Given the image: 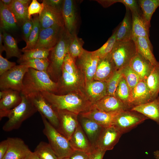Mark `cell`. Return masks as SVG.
<instances>
[{
  "label": "cell",
  "mask_w": 159,
  "mask_h": 159,
  "mask_svg": "<svg viewBox=\"0 0 159 159\" xmlns=\"http://www.w3.org/2000/svg\"><path fill=\"white\" fill-rule=\"evenodd\" d=\"M41 93L56 111H67L79 115L92 107V105L87 99L83 90L63 95L48 92Z\"/></svg>",
  "instance_id": "1"
},
{
  "label": "cell",
  "mask_w": 159,
  "mask_h": 159,
  "mask_svg": "<svg viewBox=\"0 0 159 159\" xmlns=\"http://www.w3.org/2000/svg\"><path fill=\"white\" fill-rule=\"evenodd\" d=\"M23 85L21 94L27 95L43 92L56 94L58 84L51 79L47 72L29 68L24 77Z\"/></svg>",
  "instance_id": "2"
},
{
  "label": "cell",
  "mask_w": 159,
  "mask_h": 159,
  "mask_svg": "<svg viewBox=\"0 0 159 159\" xmlns=\"http://www.w3.org/2000/svg\"><path fill=\"white\" fill-rule=\"evenodd\" d=\"M72 36L65 28L59 41L49 52L48 57L49 65L47 72L55 82H57L62 75L64 60L66 55L69 53Z\"/></svg>",
  "instance_id": "3"
},
{
  "label": "cell",
  "mask_w": 159,
  "mask_h": 159,
  "mask_svg": "<svg viewBox=\"0 0 159 159\" xmlns=\"http://www.w3.org/2000/svg\"><path fill=\"white\" fill-rule=\"evenodd\" d=\"M44 128V134L48 140L49 144L59 159L68 158L74 150L68 140L52 126L42 114H40Z\"/></svg>",
  "instance_id": "4"
},
{
  "label": "cell",
  "mask_w": 159,
  "mask_h": 159,
  "mask_svg": "<svg viewBox=\"0 0 159 159\" xmlns=\"http://www.w3.org/2000/svg\"><path fill=\"white\" fill-rule=\"evenodd\" d=\"M21 95L22 101L20 103L7 114L8 119L2 127L5 131L18 129L24 121L38 111L28 96L22 94Z\"/></svg>",
  "instance_id": "5"
},
{
  "label": "cell",
  "mask_w": 159,
  "mask_h": 159,
  "mask_svg": "<svg viewBox=\"0 0 159 159\" xmlns=\"http://www.w3.org/2000/svg\"><path fill=\"white\" fill-rule=\"evenodd\" d=\"M137 52L132 39L116 42L111 53L116 70L129 66L132 58Z\"/></svg>",
  "instance_id": "6"
},
{
  "label": "cell",
  "mask_w": 159,
  "mask_h": 159,
  "mask_svg": "<svg viewBox=\"0 0 159 159\" xmlns=\"http://www.w3.org/2000/svg\"><path fill=\"white\" fill-rule=\"evenodd\" d=\"M29 68L23 65H16L1 75V90L11 89L21 92L23 87L24 77Z\"/></svg>",
  "instance_id": "7"
},
{
  "label": "cell",
  "mask_w": 159,
  "mask_h": 159,
  "mask_svg": "<svg viewBox=\"0 0 159 159\" xmlns=\"http://www.w3.org/2000/svg\"><path fill=\"white\" fill-rule=\"evenodd\" d=\"M149 119L141 114L129 109L123 111L117 114L112 125L122 134Z\"/></svg>",
  "instance_id": "8"
},
{
  "label": "cell",
  "mask_w": 159,
  "mask_h": 159,
  "mask_svg": "<svg viewBox=\"0 0 159 159\" xmlns=\"http://www.w3.org/2000/svg\"><path fill=\"white\" fill-rule=\"evenodd\" d=\"M99 59L94 51L84 49L82 54L75 60L78 68L84 77L85 84L93 80Z\"/></svg>",
  "instance_id": "9"
},
{
  "label": "cell",
  "mask_w": 159,
  "mask_h": 159,
  "mask_svg": "<svg viewBox=\"0 0 159 159\" xmlns=\"http://www.w3.org/2000/svg\"><path fill=\"white\" fill-rule=\"evenodd\" d=\"M57 82L58 86L56 94L58 95L83 90L85 85L84 77L80 72L78 74H71L63 69Z\"/></svg>",
  "instance_id": "10"
},
{
  "label": "cell",
  "mask_w": 159,
  "mask_h": 159,
  "mask_svg": "<svg viewBox=\"0 0 159 159\" xmlns=\"http://www.w3.org/2000/svg\"><path fill=\"white\" fill-rule=\"evenodd\" d=\"M26 96L30 99L40 114L42 115L57 130L59 123L57 113L41 93H35Z\"/></svg>",
  "instance_id": "11"
},
{
  "label": "cell",
  "mask_w": 159,
  "mask_h": 159,
  "mask_svg": "<svg viewBox=\"0 0 159 159\" xmlns=\"http://www.w3.org/2000/svg\"><path fill=\"white\" fill-rule=\"evenodd\" d=\"M64 29V26L55 25L41 29L38 41L33 48L52 49L59 41Z\"/></svg>",
  "instance_id": "12"
},
{
  "label": "cell",
  "mask_w": 159,
  "mask_h": 159,
  "mask_svg": "<svg viewBox=\"0 0 159 159\" xmlns=\"http://www.w3.org/2000/svg\"><path fill=\"white\" fill-rule=\"evenodd\" d=\"M61 11L66 29L72 35L77 34L78 18L75 1L63 0Z\"/></svg>",
  "instance_id": "13"
},
{
  "label": "cell",
  "mask_w": 159,
  "mask_h": 159,
  "mask_svg": "<svg viewBox=\"0 0 159 159\" xmlns=\"http://www.w3.org/2000/svg\"><path fill=\"white\" fill-rule=\"evenodd\" d=\"M56 111L59 123L57 130L69 140L79 125L78 115L67 111Z\"/></svg>",
  "instance_id": "14"
},
{
  "label": "cell",
  "mask_w": 159,
  "mask_h": 159,
  "mask_svg": "<svg viewBox=\"0 0 159 159\" xmlns=\"http://www.w3.org/2000/svg\"><path fill=\"white\" fill-rule=\"evenodd\" d=\"M22 101L21 92L11 89L0 92V119L7 117L9 112L14 109Z\"/></svg>",
  "instance_id": "15"
},
{
  "label": "cell",
  "mask_w": 159,
  "mask_h": 159,
  "mask_svg": "<svg viewBox=\"0 0 159 159\" xmlns=\"http://www.w3.org/2000/svg\"><path fill=\"white\" fill-rule=\"evenodd\" d=\"M42 2L44 4V8L38 16L41 29L55 25L64 26L61 10L52 7Z\"/></svg>",
  "instance_id": "16"
},
{
  "label": "cell",
  "mask_w": 159,
  "mask_h": 159,
  "mask_svg": "<svg viewBox=\"0 0 159 159\" xmlns=\"http://www.w3.org/2000/svg\"><path fill=\"white\" fill-rule=\"evenodd\" d=\"M122 135L113 125L104 128L96 143L95 148L106 152L112 150Z\"/></svg>",
  "instance_id": "17"
},
{
  "label": "cell",
  "mask_w": 159,
  "mask_h": 159,
  "mask_svg": "<svg viewBox=\"0 0 159 159\" xmlns=\"http://www.w3.org/2000/svg\"><path fill=\"white\" fill-rule=\"evenodd\" d=\"M152 101L145 81L140 80L131 90L127 105L131 109Z\"/></svg>",
  "instance_id": "18"
},
{
  "label": "cell",
  "mask_w": 159,
  "mask_h": 159,
  "mask_svg": "<svg viewBox=\"0 0 159 159\" xmlns=\"http://www.w3.org/2000/svg\"><path fill=\"white\" fill-rule=\"evenodd\" d=\"M7 150L2 159H24L31 151L21 139L9 138Z\"/></svg>",
  "instance_id": "19"
},
{
  "label": "cell",
  "mask_w": 159,
  "mask_h": 159,
  "mask_svg": "<svg viewBox=\"0 0 159 159\" xmlns=\"http://www.w3.org/2000/svg\"><path fill=\"white\" fill-rule=\"evenodd\" d=\"M83 91L93 105L107 95V83L93 80L85 84Z\"/></svg>",
  "instance_id": "20"
},
{
  "label": "cell",
  "mask_w": 159,
  "mask_h": 159,
  "mask_svg": "<svg viewBox=\"0 0 159 159\" xmlns=\"http://www.w3.org/2000/svg\"><path fill=\"white\" fill-rule=\"evenodd\" d=\"M92 107L108 113H118L131 109L115 96L106 95L92 105Z\"/></svg>",
  "instance_id": "21"
},
{
  "label": "cell",
  "mask_w": 159,
  "mask_h": 159,
  "mask_svg": "<svg viewBox=\"0 0 159 159\" xmlns=\"http://www.w3.org/2000/svg\"><path fill=\"white\" fill-rule=\"evenodd\" d=\"M115 71L110 53L100 58L93 80L107 82Z\"/></svg>",
  "instance_id": "22"
},
{
  "label": "cell",
  "mask_w": 159,
  "mask_h": 159,
  "mask_svg": "<svg viewBox=\"0 0 159 159\" xmlns=\"http://www.w3.org/2000/svg\"><path fill=\"white\" fill-rule=\"evenodd\" d=\"M129 66L138 75L140 80L145 81L155 66L137 52L131 59Z\"/></svg>",
  "instance_id": "23"
},
{
  "label": "cell",
  "mask_w": 159,
  "mask_h": 159,
  "mask_svg": "<svg viewBox=\"0 0 159 159\" xmlns=\"http://www.w3.org/2000/svg\"><path fill=\"white\" fill-rule=\"evenodd\" d=\"M69 141L74 150L90 153L96 148L90 142L80 123Z\"/></svg>",
  "instance_id": "24"
},
{
  "label": "cell",
  "mask_w": 159,
  "mask_h": 159,
  "mask_svg": "<svg viewBox=\"0 0 159 159\" xmlns=\"http://www.w3.org/2000/svg\"><path fill=\"white\" fill-rule=\"evenodd\" d=\"M120 112L108 113L98 110L92 106L90 110L79 115L89 119L105 128L112 125L115 117Z\"/></svg>",
  "instance_id": "25"
},
{
  "label": "cell",
  "mask_w": 159,
  "mask_h": 159,
  "mask_svg": "<svg viewBox=\"0 0 159 159\" xmlns=\"http://www.w3.org/2000/svg\"><path fill=\"white\" fill-rule=\"evenodd\" d=\"M79 123L90 142L95 148L96 143L104 128L81 115Z\"/></svg>",
  "instance_id": "26"
},
{
  "label": "cell",
  "mask_w": 159,
  "mask_h": 159,
  "mask_svg": "<svg viewBox=\"0 0 159 159\" xmlns=\"http://www.w3.org/2000/svg\"><path fill=\"white\" fill-rule=\"evenodd\" d=\"M137 52L155 66H159V62L156 59L153 53V48L150 41L142 37H133Z\"/></svg>",
  "instance_id": "27"
},
{
  "label": "cell",
  "mask_w": 159,
  "mask_h": 159,
  "mask_svg": "<svg viewBox=\"0 0 159 159\" xmlns=\"http://www.w3.org/2000/svg\"><path fill=\"white\" fill-rule=\"evenodd\" d=\"M132 22V37H142L150 41L149 39L150 27L144 21L141 11L131 12Z\"/></svg>",
  "instance_id": "28"
},
{
  "label": "cell",
  "mask_w": 159,
  "mask_h": 159,
  "mask_svg": "<svg viewBox=\"0 0 159 159\" xmlns=\"http://www.w3.org/2000/svg\"><path fill=\"white\" fill-rule=\"evenodd\" d=\"M131 109L141 114L159 125V100L158 97L152 101L133 107Z\"/></svg>",
  "instance_id": "29"
},
{
  "label": "cell",
  "mask_w": 159,
  "mask_h": 159,
  "mask_svg": "<svg viewBox=\"0 0 159 159\" xmlns=\"http://www.w3.org/2000/svg\"><path fill=\"white\" fill-rule=\"evenodd\" d=\"M0 16L1 28L6 31L15 29L17 28L18 22L9 7L0 1Z\"/></svg>",
  "instance_id": "30"
},
{
  "label": "cell",
  "mask_w": 159,
  "mask_h": 159,
  "mask_svg": "<svg viewBox=\"0 0 159 159\" xmlns=\"http://www.w3.org/2000/svg\"><path fill=\"white\" fill-rule=\"evenodd\" d=\"M132 22L130 11L126 9V12L122 22L117 28L116 42L132 39Z\"/></svg>",
  "instance_id": "31"
},
{
  "label": "cell",
  "mask_w": 159,
  "mask_h": 159,
  "mask_svg": "<svg viewBox=\"0 0 159 159\" xmlns=\"http://www.w3.org/2000/svg\"><path fill=\"white\" fill-rule=\"evenodd\" d=\"M3 42L6 59H8L13 57L19 59L21 56V50L18 46L16 39L10 34L2 29Z\"/></svg>",
  "instance_id": "32"
},
{
  "label": "cell",
  "mask_w": 159,
  "mask_h": 159,
  "mask_svg": "<svg viewBox=\"0 0 159 159\" xmlns=\"http://www.w3.org/2000/svg\"><path fill=\"white\" fill-rule=\"evenodd\" d=\"M142 16L146 23L150 26L152 16L159 6V0H138Z\"/></svg>",
  "instance_id": "33"
},
{
  "label": "cell",
  "mask_w": 159,
  "mask_h": 159,
  "mask_svg": "<svg viewBox=\"0 0 159 159\" xmlns=\"http://www.w3.org/2000/svg\"><path fill=\"white\" fill-rule=\"evenodd\" d=\"M145 82L153 100L158 98L159 93V66H155Z\"/></svg>",
  "instance_id": "34"
},
{
  "label": "cell",
  "mask_w": 159,
  "mask_h": 159,
  "mask_svg": "<svg viewBox=\"0 0 159 159\" xmlns=\"http://www.w3.org/2000/svg\"><path fill=\"white\" fill-rule=\"evenodd\" d=\"M52 49L38 48L28 50L21 49L23 54L21 55L17 62L20 64L29 59L48 58L49 52Z\"/></svg>",
  "instance_id": "35"
},
{
  "label": "cell",
  "mask_w": 159,
  "mask_h": 159,
  "mask_svg": "<svg viewBox=\"0 0 159 159\" xmlns=\"http://www.w3.org/2000/svg\"><path fill=\"white\" fill-rule=\"evenodd\" d=\"M14 14L18 22L21 24L29 19L28 7L24 6L18 0H13L9 7Z\"/></svg>",
  "instance_id": "36"
},
{
  "label": "cell",
  "mask_w": 159,
  "mask_h": 159,
  "mask_svg": "<svg viewBox=\"0 0 159 159\" xmlns=\"http://www.w3.org/2000/svg\"><path fill=\"white\" fill-rule=\"evenodd\" d=\"M34 152L41 159H59L49 143L40 142Z\"/></svg>",
  "instance_id": "37"
},
{
  "label": "cell",
  "mask_w": 159,
  "mask_h": 159,
  "mask_svg": "<svg viewBox=\"0 0 159 159\" xmlns=\"http://www.w3.org/2000/svg\"><path fill=\"white\" fill-rule=\"evenodd\" d=\"M34 25L33 29L29 36L25 47L22 50H28L33 48L36 45L39 37L41 26L38 16L33 18Z\"/></svg>",
  "instance_id": "38"
},
{
  "label": "cell",
  "mask_w": 159,
  "mask_h": 159,
  "mask_svg": "<svg viewBox=\"0 0 159 159\" xmlns=\"http://www.w3.org/2000/svg\"><path fill=\"white\" fill-rule=\"evenodd\" d=\"M130 92V89L122 77L116 90L115 96L129 107L127 103Z\"/></svg>",
  "instance_id": "39"
},
{
  "label": "cell",
  "mask_w": 159,
  "mask_h": 159,
  "mask_svg": "<svg viewBox=\"0 0 159 159\" xmlns=\"http://www.w3.org/2000/svg\"><path fill=\"white\" fill-rule=\"evenodd\" d=\"M83 41L78 37L77 34L73 35L69 48V54L75 60L83 53L84 49L83 48Z\"/></svg>",
  "instance_id": "40"
},
{
  "label": "cell",
  "mask_w": 159,
  "mask_h": 159,
  "mask_svg": "<svg viewBox=\"0 0 159 159\" xmlns=\"http://www.w3.org/2000/svg\"><path fill=\"white\" fill-rule=\"evenodd\" d=\"M117 29L111 36L101 47L94 51L95 53L100 58L110 54L116 42Z\"/></svg>",
  "instance_id": "41"
},
{
  "label": "cell",
  "mask_w": 159,
  "mask_h": 159,
  "mask_svg": "<svg viewBox=\"0 0 159 159\" xmlns=\"http://www.w3.org/2000/svg\"><path fill=\"white\" fill-rule=\"evenodd\" d=\"M19 64L39 71L47 72L49 61L48 58L32 59L24 61Z\"/></svg>",
  "instance_id": "42"
},
{
  "label": "cell",
  "mask_w": 159,
  "mask_h": 159,
  "mask_svg": "<svg viewBox=\"0 0 159 159\" xmlns=\"http://www.w3.org/2000/svg\"><path fill=\"white\" fill-rule=\"evenodd\" d=\"M121 70L122 77L131 90L140 81V78L129 66Z\"/></svg>",
  "instance_id": "43"
},
{
  "label": "cell",
  "mask_w": 159,
  "mask_h": 159,
  "mask_svg": "<svg viewBox=\"0 0 159 159\" xmlns=\"http://www.w3.org/2000/svg\"><path fill=\"white\" fill-rule=\"evenodd\" d=\"M122 77L121 70H116L107 83V95L115 96V93Z\"/></svg>",
  "instance_id": "44"
},
{
  "label": "cell",
  "mask_w": 159,
  "mask_h": 159,
  "mask_svg": "<svg viewBox=\"0 0 159 159\" xmlns=\"http://www.w3.org/2000/svg\"><path fill=\"white\" fill-rule=\"evenodd\" d=\"M62 69L71 74H78L80 72L76 64L75 61L69 53L66 55L64 58Z\"/></svg>",
  "instance_id": "45"
},
{
  "label": "cell",
  "mask_w": 159,
  "mask_h": 159,
  "mask_svg": "<svg viewBox=\"0 0 159 159\" xmlns=\"http://www.w3.org/2000/svg\"><path fill=\"white\" fill-rule=\"evenodd\" d=\"M44 6V3L39 2L37 0H32L29 6L28 9V18L30 19L31 15L36 14L39 15L42 12Z\"/></svg>",
  "instance_id": "46"
},
{
  "label": "cell",
  "mask_w": 159,
  "mask_h": 159,
  "mask_svg": "<svg viewBox=\"0 0 159 159\" xmlns=\"http://www.w3.org/2000/svg\"><path fill=\"white\" fill-rule=\"evenodd\" d=\"M34 25L33 19H28L22 24V31L23 39L26 43L27 42L29 36L33 29Z\"/></svg>",
  "instance_id": "47"
},
{
  "label": "cell",
  "mask_w": 159,
  "mask_h": 159,
  "mask_svg": "<svg viewBox=\"0 0 159 159\" xmlns=\"http://www.w3.org/2000/svg\"><path fill=\"white\" fill-rule=\"evenodd\" d=\"M14 62L9 61L0 54V75L12 69L16 65Z\"/></svg>",
  "instance_id": "48"
},
{
  "label": "cell",
  "mask_w": 159,
  "mask_h": 159,
  "mask_svg": "<svg viewBox=\"0 0 159 159\" xmlns=\"http://www.w3.org/2000/svg\"><path fill=\"white\" fill-rule=\"evenodd\" d=\"M117 2L123 4L126 9H129L131 12L141 11L137 0H117Z\"/></svg>",
  "instance_id": "49"
},
{
  "label": "cell",
  "mask_w": 159,
  "mask_h": 159,
  "mask_svg": "<svg viewBox=\"0 0 159 159\" xmlns=\"http://www.w3.org/2000/svg\"><path fill=\"white\" fill-rule=\"evenodd\" d=\"M90 154L83 151L74 150L68 158L69 159H89Z\"/></svg>",
  "instance_id": "50"
},
{
  "label": "cell",
  "mask_w": 159,
  "mask_h": 159,
  "mask_svg": "<svg viewBox=\"0 0 159 159\" xmlns=\"http://www.w3.org/2000/svg\"><path fill=\"white\" fill-rule=\"evenodd\" d=\"M63 0H44L42 1L46 4L53 8L61 10Z\"/></svg>",
  "instance_id": "51"
},
{
  "label": "cell",
  "mask_w": 159,
  "mask_h": 159,
  "mask_svg": "<svg viewBox=\"0 0 159 159\" xmlns=\"http://www.w3.org/2000/svg\"><path fill=\"white\" fill-rule=\"evenodd\" d=\"M105 152V151L96 148L90 154L89 159H103Z\"/></svg>",
  "instance_id": "52"
},
{
  "label": "cell",
  "mask_w": 159,
  "mask_h": 159,
  "mask_svg": "<svg viewBox=\"0 0 159 159\" xmlns=\"http://www.w3.org/2000/svg\"><path fill=\"white\" fill-rule=\"evenodd\" d=\"M9 146L7 139L1 142L0 143V159H2L6 153Z\"/></svg>",
  "instance_id": "53"
},
{
  "label": "cell",
  "mask_w": 159,
  "mask_h": 159,
  "mask_svg": "<svg viewBox=\"0 0 159 159\" xmlns=\"http://www.w3.org/2000/svg\"><path fill=\"white\" fill-rule=\"evenodd\" d=\"M3 34L2 32V29L0 28V54H1V53L3 51H4V46L2 44L3 42Z\"/></svg>",
  "instance_id": "54"
},
{
  "label": "cell",
  "mask_w": 159,
  "mask_h": 159,
  "mask_svg": "<svg viewBox=\"0 0 159 159\" xmlns=\"http://www.w3.org/2000/svg\"><path fill=\"white\" fill-rule=\"evenodd\" d=\"M26 159H41L34 152L31 151L25 158Z\"/></svg>",
  "instance_id": "55"
},
{
  "label": "cell",
  "mask_w": 159,
  "mask_h": 159,
  "mask_svg": "<svg viewBox=\"0 0 159 159\" xmlns=\"http://www.w3.org/2000/svg\"><path fill=\"white\" fill-rule=\"evenodd\" d=\"M18 1L24 6L28 7L29 4H30L31 0H18Z\"/></svg>",
  "instance_id": "56"
},
{
  "label": "cell",
  "mask_w": 159,
  "mask_h": 159,
  "mask_svg": "<svg viewBox=\"0 0 159 159\" xmlns=\"http://www.w3.org/2000/svg\"><path fill=\"white\" fill-rule=\"evenodd\" d=\"M5 5L9 7L11 4L13 0H0Z\"/></svg>",
  "instance_id": "57"
},
{
  "label": "cell",
  "mask_w": 159,
  "mask_h": 159,
  "mask_svg": "<svg viewBox=\"0 0 159 159\" xmlns=\"http://www.w3.org/2000/svg\"><path fill=\"white\" fill-rule=\"evenodd\" d=\"M153 154L156 159H159V150H157L154 151Z\"/></svg>",
  "instance_id": "58"
},
{
  "label": "cell",
  "mask_w": 159,
  "mask_h": 159,
  "mask_svg": "<svg viewBox=\"0 0 159 159\" xmlns=\"http://www.w3.org/2000/svg\"><path fill=\"white\" fill-rule=\"evenodd\" d=\"M69 159L68 158H62V159Z\"/></svg>",
  "instance_id": "59"
},
{
  "label": "cell",
  "mask_w": 159,
  "mask_h": 159,
  "mask_svg": "<svg viewBox=\"0 0 159 159\" xmlns=\"http://www.w3.org/2000/svg\"><path fill=\"white\" fill-rule=\"evenodd\" d=\"M158 99L159 100V96H158Z\"/></svg>",
  "instance_id": "60"
},
{
  "label": "cell",
  "mask_w": 159,
  "mask_h": 159,
  "mask_svg": "<svg viewBox=\"0 0 159 159\" xmlns=\"http://www.w3.org/2000/svg\"></svg>",
  "instance_id": "61"
}]
</instances>
